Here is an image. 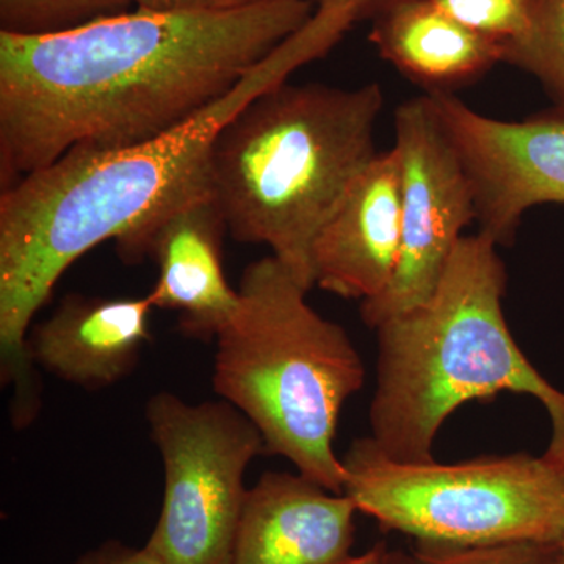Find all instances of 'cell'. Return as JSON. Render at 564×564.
I'll list each match as a JSON object with an SVG mask.
<instances>
[{
  "instance_id": "obj_1",
  "label": "cell",
  "mask_w": 564,
  "mask_h": 564,
  "mask_svg": "<svg viewBox=\"0 0 564 564\" xmlns=\"http://www.w3.org/2000/svg\"><path fill=\"white\" fill-rule=\"evenodd\" d=\"M313 0L229 13L135 9L46 36L0 32V185L73 151L120 150L228 95L314 17Z\"/></svg>"
},
{
  "instance_id": "obj_2",
  "label": "cell",
  "mask_w": 564,
  "mask_h": 564,
  "mask_svg": "<svg viewBox=\"0 0 564 564\" xmlns=\"http://www.w3.org/2000/svg\"><path fill=\"white\" fill-rule=\"evenodd\" d=\"M355 24L337 11L314 17L236 88L155 139L106 151H73L0 195V375L17 403L39 399L28 350L32 318L77 259L139 231L207 185L218 133L252 99L325 57Z\"/></svg>"
},
{
  "instance_id": "obj_3",
  "label": "cell",
  "mask_w": 564,
  "mask_h": 564,
  "mask_svg": "<svg viewBox=\"0 0 564 564\" xmlns=\"http://www.w3.org/2000/svg\"><path fill=\"white\" fill-rule=\"evenodd\" d=\"M497 248L484 232L463 236L432 296L375 329L370 437L395 462H433L434 441L456 408L511 392L543 404L552 426L543 456L564 469V392L534 369L508 328Z\"/></svg>"
},
{
  "instance_id": "obj_4",
  "label": "cell",
  "mask_w": 564,
  "mask_h": 564,
  "mask_svg": "<svg viewBox=\"0 0 564 564\" xmlns=\"http://www.w3.org/2000/svg\"><path fill=\"white\" fill-rule=\"evenodd\" d=\"M383 88L289 84L263 91L218 133L207 191L240 243L267 245L307 291L323 226L375 155Z\"/></svg>"
},
{
  "instance_id": "obj_5",
  "label": "cell",
  "mask_w": 564,
  "mask_h": 564,
  "mask_svg": "<svg viewBox=\"0 0 564 564\" xmlns=\"http://www.w3.org/2000/svg\"><path fill=\"white\" fill-rule=\"evenodd\" d=\"M237 291L239 306L215 337V392L254 423L267 454L344 494L334 440L345 402L366 380L361 355L274 256L250 263Z\"/></svg>"
},
{
  "instance_id": "obj_6",
  "label": "cell",
  "mask_w": 564,
  "mask_h": 564,
  "mask_svg": "<svg viewBox=\"0 0 564 564\" xmlns=\"http://www.w3.org/2000/svg\"><path fill=\"white\" fill-rule=\"evenodd\" d=\"M343 463L344 494L359 513L415 541L491 545L562 540L564 469L543 455L400 463L369 436L356 440Z\"/></svg>"
},
{
  "instance_id": "obj_7",
  "label": "cell",
  "mask_w": 564,
  "mask_h": 564,
  "mask_svg": "<svg viewBox=\"0 0 564 564\" xmlns=\"http://www.w3.org/2000/svg\"><path fill=\"white\" fill-rule=\"evenodd\" d=\"M162 455L165 491L144 545L163 564H229L245 499V474L265 452L254 423L225 400L187 403L159 392L147 403Z\"/></svg>"
},
{
  "instance_id": "obj_8",
  "label": "cell",
  "mask_w": 564,
  "mask_h": 564,
  "mask_svg": "<svg viewBox=\"0 0 564 564\" xmlns=\"http://www.w3.org/2000/svg\"><path fill=\"white\" fill-rule=\"evenodd\" d=\"M402 170V243L391 282L361 303V318L377 329L393 315L425 303L436 291L463 231L477 221L469 173L429 96L393 113Z\"/></svg>"
},
{
  "instance_id": "obj_9",
  "label": "cell",
  "mask_w": 564,
  "mask_h": 564,
  "mask_svg": "<svg viewBox=\"0 0 564 564\" xmlns=\"http://www.w3.org/2000/svg\"><path fill=\"white\" fill-rule=\"evenodd\" d=\"M426 96L473 181L480 232L508 247L529 209L564 204L563 115L503 121L470 109L454 93Z\"/></svg>"
},
{
  "instance_id": "obj_10",
  "label": "cell",
  "mask_w": 564,
  "mask_h": 564,
  "mask_svg": "<svg viewBox=\"0 0 564 564\" xmlns=\"http://www.w3.org/2000/svg\"><path fill=\"white\" fill-rule=\"evenodd\" d=\"M226 232L206 185L117 242L126 262H155L158 281L147 293L152 306L180 314L182 332L195 339H215L239 306L223 267Z\"/></svg>"
},
{
  "instance_id": "obj_11",
  "label": "cell",
  "mask_w": 564,
  "mask_h": 564,
  "mask_svg": "<svg viewBox=\"0 0 564 564\" xmlns=\"http://www.w3.org/2000/svg\"><path fill=\"white\" fill-rule=\"evenodd\" d=\"M402 243V170L397 151L378 152L323 226L313 250L315 285L369 302L388 288Z\"/></svg>"
},
{
  "instance_id": "obj_12",
  "label": "cell",
  "mask_w": 564,
  "mask_h": 564,
  "mask_svg": "<svg viewBox=\"0 0 564 564\" xmlns=\"http://www.w3.org/2000/svg\"><path fill=\"white\" fill-rule=\"evenodd\" d=\"M358 508L302 474L265 473L248 489L229 564H343Z\"/></svg>"
},
{
  "instance_id": "obj_13",
  "label": "cell",
  "mask_w": 564,
  "mask_h": 564,
  "mask_svg": "<svg viewBox=\"0 0 564 564\" xmlns=\"http://www.w3.org/2000/svg\"><path fill=\"white\" fill-rule=\"evenodd\" d=\"M150 296L68 295L29 334L33 364L88 391L109 388L135 369L150 343Z\"/></svg>"
},
{
  "instance_id": "obj_14",
  "label": "cell",
  "mask_w": 564,
  "mask_h": 564,
  "mask_svg": "<svg viewBox=\"0 0 564 564\" xmlns=\"http://www.w3.org/2000/svg\"><path fill=\"white\" fill-rule=\"evenodd\" d=\"M381 57L426 93H452L505 62L499 44L448 17L432 0H402L375 18Z\"/></svg>"
},
{
  "instance_id": "obj_15",
  "label": "cell",
  "mask_w": 564,
  "mask_h": 564,
  "mask_svg": "<svg viewBox=\"0 0 564 564\" xmlns=\"http://www.w3.org/2000/svg\"><path fill=\"white\" fill-rule=\"evenodd\" d=\"M132 9L131 0H0V32L54 35Z\"/></svg>"
},
{
  "instance_id": "obj_16",
  "label": "cell",
  "mask_w": 564,
  "mask_h": 564,
  "mask_svg": "<svg viewBox=\"0 0 564 564\" xmlns=\"http://www.w3.org/2000/svg\"><path fill=\"white\" fill-rule=\"evenodd\" d=\"M508 63L536 77L564 117V0H533L532 32Z\"/></svg>"
},
{
  "instance_id": "obj_17",
  "label": "cell",
  "mask_w": 564,
  "mask_h": 564,
  "mask_svg": "<svg viewBox=\"0 0 564 564\" xmlns=\"http://www.w3.org/2000/svg\"><path fill=\"white\" fill-rule=\"evenodd\" d=\"M464 28L499 44L505 62L529 40L533 25V0H432Z\"/></svg>"
},
{
  "instance_id": "obj_18",
  "label": "cell",
  "mask_w": 564,
  "mask_h": 564,
  "mask_svg": "<svg viewBox=\"0 0 564 564\" xmlns=\"http://www.w3.org/2000/svg\"><path fill=\"white\" fill-rule=\"evenodd\" d=\"M556 544L516 541L491 545H454L415 541L414 564H555Z\"/></svg>"
},
{
  "instance_id": "obj_19",
  "label": "cell",
  "mask_w": 564,
  "mask_h": 564,
  "mask_svg": "<svg viewBox=\"0 0 564 564\" xmlns=\"http://www.w3.org/2000/svg\"><path fill=\"white\" fill-rule=\"evenodd\" d=\"M135 9L165 13H229L250 9L267 0H131Z\"/></svg>"
},
{
  "instance_id": "obj_20",
  "label": "cell",
  "mask_w": 564,
  "mask_h": 564,
  "mask_svg": "<svg viewBox=\"0 0 564 564\" xmlns=\"http://www.w3.org/2000/svg\"><path fill=\"white\" fill-rule=\"evenodd\" d=\"M77 564H163L152 556L147 549L128 547V545L110 541L85 556Z\"/></svg>"
},
{
  "instance_id": "obj_21",
  "label": "cell",
  "mask_w": 564,
  "mask_h": 564,
  "mask_svg": "<svg viewBox=\"0 0 564 564\" xmlns=\"http://www.w3.org/2000/svg\"><path fill=\"white\" fill-rule=\"evenodd\" d=\"M315 10L339 11L350 14L356 22L375 20L386 10L391 9L402 0H313Z\"/></svg>"
},
{
  "instance_id": "obj_22",
  "label": "cell",
  "mask_w": 564,
  "mask_h": 564,
  "mask_svg": "<svg viewBox=\"0 0 564 564\" xmlns=\"http://www.w3.org/2000/svg\"><path fill=\"white\" fill-rule=\"evenodd\" d=\"M343 564H414L413 555L400 551H391L388 545L380 543L367 551L366 554L348 556Z\"/></svg>"
},
{
  "instance_id": "obj_23",
  "label": "cell",
  "mask_w": 564,
  "mask_h": 564,
  "mask_svg": "<svg viewBox=\"0 0 564 564\" xmlns=\"http://www.w3.org/2000/svg\"><path fill=\"white\" fill-rule=\"evenodd\" d=\"M555 564H564V533L562 540L556 544V562Z\"/></svg>"
}]
</instances>
